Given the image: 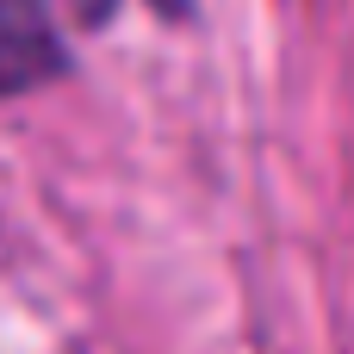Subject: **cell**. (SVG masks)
<instances>
[{"mask_svg":"<svg viewBox=\"0 0 354 354\" xmlns=\"http://www.w3.org/2000/svg\"><path fill=\"white\" fill-rule=\"evenodd\" d=\"M68 62L62 31L44 0H0V100L37 93Z\"/></svg>","mask_w":354,"mask_h":354,"instance_id":"cell-1","label":"cell"}]
</instances>
